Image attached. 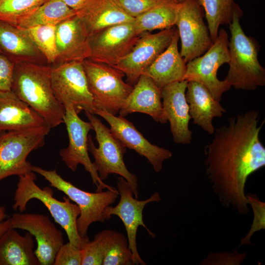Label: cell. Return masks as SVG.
I'll return each mask as SVG.
<instances>
[{
  "mask_svg": "<svg viewBox=\"0 0 265 265\" xmlns=\"http://www.w3.org/2000/svg\"><path fill=\"white\" fill-rule=\"evenodd\" d=\"M250 110L231 116L215 130L205 148L206 173L221 204L239 214L249 212L245 188L248 177L265 166V147L260 139L265 120Z\"/></svg>",
  "mask_w": 265,
  "mask_h": 265,
  "instance_id": "obj_1",
  "label": "cell"
},
{
  "mask_svg": "<svg viewBox=\"0 0 265 265\" xmlns=\"http://www.w3.org/2000/svg\"><path fill=\"white\" fill-rule=\"evenodd\" d=\"M51 65L15 63L11 91L39 114L52 128L63 123L65 109L55 97Z\"/></svg>",
  "mask_w": 265,
  "mask_h": 265,
  "instance_id": "obj_2",
  "label": "cell"
},
{
  "mask_svg": "<svg viewBox=\"0 0 265 265\" xmlns=\"http://www.w3.org/2000/svg\"><path fill=\"white\" fill-rule=\"evenodd\" d=\"M243 14L235 4L232 22L229 25V69L224 79L236 89L254 90L265 85V69L259 63L258 43L247 36L240 24Z\"/></svg>",
  "mask_w": 265,
  "mask_h": 265,
  "instance_id": "obj_3",
  "label": "cell"
},
{
  "mask_svg": "<svg viewBox=\"0 0 265 265\" xmlns=\"http://www.w3.org/2000/svg\"><path fill=\"white\" fill-rule=\"evenodd\" d=\"M19 177L14 197L13 210L23 212L30 200H39L47 208L54 221L64 230L69 241L80 249L89 238L81 237L77 230V220L80 213L79 206L72 203L66 196L63 197V201L57 200L53 196V189L48 186L40 187L35 183L36 177L33 171Z\"/></svg>",
  "mask_w": 265,
  "mask_h": 265,
  "instance_id": "obj_4",
  "label": "cell"
},
{
  "mask_svg": "<svg viewBox=\"0 0 265 265\" xmlns=\"http://www.w3.org/2000/svg\"><path fill=\"white\" fill-rule=\"evenodd\" d=\"M32 171L43 177L50 186L63 192L79 206L80 213L77 220V228L82 237L87 236L88 229L92 223L106 220L105 210L115 203L119 196L117 189L96 192L84 191L62 178L55 169L48 170L32 165Z\"/></svg>",
  "mask_w": 265,
  "mask_h": 265,
  "instance_id": "obj_5",
  "label": "cell"
},
{
  "mask_svg": "<svg viewBox=\"0 0 265 265\" xmlns=\"http://www.w3.org/2000/svg\"><path fill=\"white\" fill-rule=\"evenodd\" d=\"M85 112L93 126L96 134L95 138L99 144L97 148L91 135H88V152L94 159L93 164L100 179L103 181L110 174L120 175L127 181L134 197L138 199V179L135 175L128 170L124 161L126 148L114 136L110 129L95 114Z\"/></svg>",
  "mask_w": 265,
  "mask_h": 265,
  "instance_id": "obj_6",
  "label": "cell"
},
{
  "mask_svg": "<svg viewBox=\"0 0 265 265\" xmlns=\"http://www.w3.org/2000/svg\"><path fill=\"white\" fill-rule=\"evenodd\" d=\"M51 128L49 125L0 133V181L13 175L18 176L32 171L26 160L33 150L43 147Z\"/></svg>",
  "mask_w": 265,
  "mask_h": 265,
  "instance_id": "obj_7",
  "label": "cell"
},
{
  "mask_svg": "<svg viewBox=\"0 0 265 265\" xmlns=\"http://www.w3.org/2000/svg\"><path fill=\"white\" fill-rule=\"evenodd\" d=\"M89 90L98 109L116 115L133 86L123 80L118 69L89 59L82 61Z\"/></svg>",
  "mask_w": 265,
  "mask_h": 265,
  "instance_id": "obj_8",
  "label": "cell"
},
{
  "mask_svg": "<svg viewBox=\"0 0 265 265\" xmlns=\"http://www.w3.org/2000/svg\"><path fill=\"white\" fill-rule=\"evenodd\" d=\"M53 90L65 109L72 107L77 114L84 110L96 114L97 108L91 94L82 62L51 65Z\"/></svg>",
  "mask_w": 265,
  "mask_h": 265,
  "instance_id": "obj_9",
  "label": "cell"
},
{
  "mask_svg": "<svg viewBox=\"0 0 265 265\" xmlns=\"http://www.w3.org/2000/svg\"><path fill=\"white\" fill-rule=\"evenodd\" d=\"M229 40L227 32L223 28L211 48L202 55L195 58L186 64L184 80L197 81L210 92L213 97L220 102L223 93L228 91L231 85L226 80L217 78L219 68L230 60Z\"/></svg>",
  "mask_w": 265,
  "mask_h": 265,
  "instance_id": "obj_10",
  "label": "cell"
},
{
  "mask_svg": "<svg viewBox=\"0 0 265 265\" xmlns=\"http://www.w3.org/2000/svg\"><path fill=\"white\" fill-rule=\"evenodd\" d=\"M204 16L198 0L179 2L175 25L181 41L180 53L186 63L203 54L213 43Z\"/></svg>",
  "mask_w": 265,
  "mask_h": 265,
  "instance_id": "obj_11",
  "label": "cell"
},
{
  "mask_svg": "<svg viewBox=\"0 0 265 265\" xmlns=\"http://www.w3.org/2000/svg\"><path fill=\"white\" fill-rule=\"evenodd\" d=\"M63 123L66 127L69 138V144L65 148L59 151L62 160L72 171H75L79 164L82 165L92 178L96 186V191H102L104 189L112 191L117 189L102 181L91 160L88 150L87 140L88 133L93 130L92 124L81 119L74 108H65Z\"/></svg>",
  "mask_w": 265,
  "mask_h": 265,
  "instance_id": "obj_12",
  "label": "cell"
},
{
  "mask_svg": "<svg viewBox=\"0 0 265 265\" xmlns=\"http://www.w3.org/2000/svg\"><path fill=\"white\" fill-rule=\"evenodd\" d=\"M117 190L120 196L117 205L108 206L105 210L106 220L111 215H116L122 221L127 232L129 247L134 259L135 265H146L140 257L137 248L136 234L139 226L144 227L152 238L155 235L145 225L143 219V211L145 206L153 202H159L161 198L158 192H155L150 198L138 200L134 197L132 188L127 181L122 177L117 178Z\"/></svg>",
  "mask_w": 265,
  "mask_h": 265,
  "instance_id": "obj_13",
  "label": "cell"
},
{
  "mask_svg": "<svg viewBox=\"0 0 265 265\" xmlns=\"http://www.w3.org/2000/svg\"><path fill=\"white\" fill-rule=\"evenodd\" d=\"M133 21L116 24L90 35L88 59L112 66L116 65L131 51L141 34Z\"/></svg>",
  "mask_w": 265,
  "mask_h": 265,
  "instance_id": "obj_14",
  "label": "cell"
},
{
  "mask_svg": "<svg viewBox=\"0 0 265 265\" xmlns=\"http://www.w3.org/2000/svg\"><path fill=\"white\" fill-rule=\"evenodd\" d=\"M176 29L169 28L156 33L141 34L131 51L113 67L122 71L126 82L134 86L139 77L171 43Z\"/></svg>",
  "mask_w": 265,
  "mask_h": 265,
  "instance_id": "obj_15",
  "label": "cell"
},
{
  "mask_svg": "<svg viewBox=\"0 0 265 265\" xmlns=\"http://www.w3.org/2000/svg\"><path fill=\"white\" fill-rule=\"evenodd\" d=\"M11 218L12 228L25 230L34 237L37 245L34 252L40 265H53L56 253L64 243V238L49 216L19 212Z\"/></svg>",
  "mask_w": 265,
  "mask_h": 265,
  "instance_id": "obj_16",
  "label": "cell"
},
{
  "mask_svg": "<svg viewBox=\"0 0 265 265\" xmlns=\"http://www.w3.org/2000/svg\"><path fill=\"white\" fill-rule=\"evenodd\" d=\"M96 114L106 120L112 134L126 148L133 150L146 158L156 172L161 171L163 162L172 157V153L170 150L151 143L124 117L116 116L102 109H98Z\"/></svg>",
  "mask_w": 265,
  "mask_h": 265,
  "instance_id": "obj_17",
  "label": "cell"
},
{
  "mask_svg": "<svg viewBox=\"0 0 265 265\" xmlns=\"http://www.w3.org/2000/svg\"><path fill=\"white\" fill-rule=\"evenodd\" d=\"M187 82L186 80L177 81L161 89L163 109L169 122L173 140L181 144H189L192 139V132L189 128L191 117L186 98Z\"/></svg>",
  "mask_w": 265,
  "mask_h": 265,
  "instance_id": "obj_18",
  "label": "cell"
},
{
  "mask_svg": "<svg viewBox=\"0 0 265 265\" xmlns=\"http://www.w3.org/2000/svg\"><path fill=\"white\" fill-rule=\"evenodd\" d=\"M56 47L54 65L82 62L89 58V34L83 23L76 14L56 26Z\"/></svg>",
  "mask_w": 265,
  "mask_h": 265,
  "instance_id": "obj_19",
  "label": "cell"
},
{
  "mask_svg": "<svg viewBox=\"0 0 265 265\" xmlns=\"http://www.w3.org/2000/svg\"><path fill=\"white\" fill-rule=\"evenodd\" d=\"M161 89L149 77L142 75L119 111L125 117L134 112L150 116L155 121L161 124L167 122L163 111Z\"/></svg>",
  "mask_w": 265,
  "mask_h": 265,
  "instance_id": "obj_20",
  "label": "cell"
},
{
  "mask_svg": "<svg viewBox=\"0 0 265 265\" xmlns=\"http://www.w3.org/2000/svg\"><path fill=\"white\" fill-rule=\"evenodd\" d=\"M46 125L45 119L13 91L0 92V133Z\"/></svg>",
  "mask_w": 265,
  "mask_h": 265,
  "instance_id": "obj_21",
  "label": "cell"
},
{
  "mask_svg": "<svg viewBox=\"0 0 265 265\" xmlns=\"http://www.w3.org/2000/svg\"><path fill=\"white\" fill-rule=\"evenodd\" d=\"M75 10L84 24L89 36L108 26L134 20L115 0H85Z\"/></svg>",
  "mask_w": 265,
  "mask_h": 265,
  "instance_id": "obj_22",
  "label": "cell"
},
{
  "mask_svg": "<svg viewBox=\"0 0 265 265\" xmlns=\"http://www.w3.org/2000/svg\"><path fill=\"white\" fill-rule=\"evenodd\" d=\"M186 98L193 124L209 134H213L215 131L213 119L221 117L226 112L225 109L205 86L197 81H188Z\"/></svg>",
  "mask_w": 265,
  "mask_h": 265,
  "instance_id": "obj_23",
  "label": "cell"
},
{
  "mask_svg": "<svg viewBox=\"0 0 265 265\" xmlns=\"http://www.w3.org/2000/svg\"><path fill=\"white\" fill-rule=\"evenodd\" d=\"M0 51L15 63L26 62L48 64L24 29L1 20Z\"/></svg>",
  "mask_w": 265,
  "mask_h": 265,
  "instance_id": "obj_24",
  "label": "cell"
},
{
  "mask_svg": "<svg viewBox=\"0 0 265 265\" xmlns=\"http://www.w3.org/2000/svg\"><path fill=\"white\" fill-rule=\"evenodd\" d=\"M179 39L176 29L169 46L143 74L150 77L160 89L169 84L184 80L186 64L178 50Z\"/></svg>",
  "mask_w": 265,
  "mask_h": 265,
  "instance_id": "obj_25",
  "label": "cell"
},
{
  "mask_svg": "<svg viewBox=\"0 0 265 265\" xmlns=\"http://www.w3.org/2000/svg\"><path fill=\"white\" fill-rule=\"evenodd\" d=\"M35 238L11 228L0 237V265H40L33 249Z\"/></svg>",
  "mask_w": 265,
  "mask_h": 265,
  "instance_id": "obj_26",
  "label": "cell"
},
{
  "mask_svg": "<svg viewBox=\"0 0 265 265\" xmlns=\"http://www.w3.org/2000/svg\"><path fill=\"white\" fill-rule=\"evenodd\" d=\"M75 14V10L62 0H48L11 24L22 28L49 25L56 26Z\"/></svg>",
  "mask_w": 265,
  "mask_h": 265,
  "instance_id": "obj_27",
  "label": "cell"
},
{
  "mask_svg": "<svg viewBox=\"0 0 265 265\" xmlns=\"http://www.w3.org/2000/svg\"><path fill=\"white\" fill-rule=\"evenodd\" d=\"M101 242L104 259L102 265H134V257L128 238L122 234L104 230L95 235Z\"/></svg>",
  "mask_w": 265,
  "mask_h": 265,
  "instance_id": "obj_28",
  "label": "cell"
},
{
  "mask_svg": "<svg viewBox=\"0 0 265 265\" xmlns=\"http://www.w3.org/2000/svg\"><path fill=\"white\" fill-rule=\"evenodd\" d=\"M179 2L175 0L161 4L135 18L133 22L138 32L142 34L172 27L175 25Z\"/></svg>",
  "mask_w": 265,
  "mask_h": 265,
  "instance_id": "obj_29",
  "label": "cell"
},
{
  "mask_svg": "<svg viewBox=\"0 0 265 265\" xmlns=\"http://www.w3.org/2000/svg\"><path fill=\"white\" fill-rule=\"evenodd\" d=\"M202 7L207 21L208 27L213 42L216 39L220 26L232 22L234 0H198Z\"/></svg>",
  "mask_w": 265,
  "mask_h": 265,
  "instance_id": "obj_30",
  "label": "cell"
},
{
  "mask_svg": "<svg viewBox=\"0 0 265 265\" xmlns=\"http://www.w3.org/2000/svg\"><path fill=\"white\" fill-rule=\"evenodd\" d=\"M23 29L44 55L48 64L54 65L56 58V26H38Z\"/></svg>",
  "mask_w": 265,
  "mask_h": 265,
  "instance_id": "obj_31",
  "label": "cell"
},
{
  "mask_svg": "<svg viewBox=\"0 0 265 265\" xmlns=\"http://www.w3.org/2000/svg\"><path fill=\"white\" fill-rule=\"evenodd\" d=\"M48 0H0V20L10 24Z\"/></svg>",
  "mask_w": 265,
  "mask_h": 265,
  "instance_id": "obj_32",
  "label": "cell"
},
{
  "mask_svg": "<svg viewBox=\"0 0 265 265\" xmlns=\"http://www.w3.org/2000/svg\"><path fill=\"white\" fill-rule=\"evenodd\" d=\"M248 205L252 208L253 220L249 232L240 241V245H251V238L257 232L265 229V203L255 194H246Z\"/></svg>",
  "mask_w": 265,
  "mask_h": 265,
  "instance_id": "obj_33",
  "label": "cell"
},
{
  "mask_svg": "<svg viewBox=\"0 0 265 265\" xmlns=\"http://www.w3.org/2000/svg\"><path fill=\"white\" fill-rule=\"evenodd\" d=\"M173 0H115L128 15L134 18L155 7Z\"/></svg>",
  "mask_w": 265,
  "mask_h": 265,
  "instance_id": "obj_34",
  "label": "cell"
},
{
  "mask_svg": "<svg viewBox=\"0 0 265 265\" xmlns=\"http://www.w3.org/2000/svg\"><path fill=\"white\" fill-rule=\"evenodd\" d=\"M81 265H102L104 259L103 247L100 239L95 236L94 239L86 240L80 249Z\"/></svg>",
  "mask_w": 265,
  "mask_h": 265,
  "instance_id": "obj_35",
  "label": "cell"
},
{
  "mask_svg": "<svg viewBox=\"0 0 265 265\" xmlns=\"http://www.w3.org/2000/svg\"><path fill=\"white\" fill-rule=\"evenodd\" d=\"M53 265H81L80 249L69 241L63 243L56 254Z\"/></svg>",
  "mask_w": 265,
  "mask_h": 265,
  "instance_id": "obj_36",
  "label": "cell"
},
{
  "mask_svg": "<svg viewBox=\"0 0 265 265\" xmlns=\"http://www.w3.org/2000/svg\"><path fill=\"white\" fill-rule=\"evenodd\" d=\"M245 253L239 254L236 250L233 253L222 252L213 253L210 252L201 265H239L244 260Z\"/></svg>",
  "mask_w": 265,
  "mask_h": 265,
  "instance_id": "obj_37",
  "label": "cell"
},
{
  "mask_svg": "<svg viewBox=\"0 0 265 265\" xmlns=\"http://www.w3.org/2000/svg\"><path fill=\"white\" fill-rule=\"evenodd\" d=\"M15 62L0 53V92L11 90Z\"/></svg>",
  "mask_w": 265,
  "mask_h": 265,
  "instance_id": "obj_38",
  "label": "cell"
},
{
  "mask_svg": "<svg viewBox=\"0 0 265 265\" xmlns=\"http://www.w3.org/2000/svg\"><path fill=\"white\" fill-rule=\"evenodd\" d=\"M12 228L11 217L0 222V237L9 229Z\"/></svg>",
  "mask_w": 265,
  "mask_h": 265,
  "instance_id": "obj_39",
  "label": "cell"
},
{
  "mask_svg": "<svg viewBox=\"0 0 265 265\" xmlns=\"http://www.w3.org/2000/svg\"><path fill=\"white\" fill-rule=\"evenodd\" d=\"M71 8L76 10L85 0H62Z\"/></svg>",
  "mask_w": 265,
  "mask_h": 265,
  "instance_id": "obj_40",
  "label": "cell"
},
{
  "mask_svg": "<svg viewBox=\"0 0 265 265\" xmlns=\"http://www.w3.org/2000/svg\"><path fill=\"white\" fill-rule=\"evenodd\" d=\"M6 209L3 206H0V222L6 217Z\"/></svg>",
  "mask_w": 265,
  "mask_h": 265,
  "instance_id": "obj_41",
  "label": "cell"
},
{
  "mask_svg": "<svg viewBox=\"0 0 265 265\" xmlns=\"http://www.w3.org/2000/svg\"><path fill=\"white\" fill-rule=\"evenodd\" d=\"M177 1H178V2H181L182 1H184L185 0H176Z\"/></svg>",
  "mask_w": 265,
  "mask_h": 265,
  "instance_id": "obj_42",
  "label": "cell"
},
{
  "mask_svg": "<svg viewBox=\"0 0 265 265\" xmlns=\"http://www.w3.org/2000/svg\"><path fill=\"white\" fill-rule=\"evenodd\" d=\"M0 53H2L0 51Z\"/></svg>",
  "mask_w": 265,
  "mask_h": 265,
  "instance_id": "obj_43",
  "label": "cell"
}]
</instances>
